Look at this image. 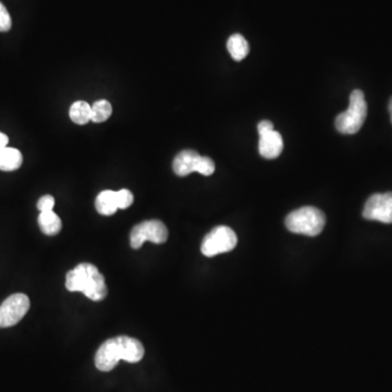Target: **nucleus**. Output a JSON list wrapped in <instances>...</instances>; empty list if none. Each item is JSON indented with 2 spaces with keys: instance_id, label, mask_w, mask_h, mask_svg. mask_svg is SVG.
<instances>
[{
  "instance_id": "obj_6",
  "label": "nucleus",
  "mask_w": 392,
  "mask_h": 392,
  "mask_svg": "<svg viewBox=\"0 0 392 392\" xmlns=\"http://www.w3.org/2000/svg\"><path fill=\"white\" fill-rule=\"evenodd\" d=\"M238 244V237L232 229L218 226L206 234L201 247L203 255L214 257L222 253L230 252Z\"/></svg>"
},
{
  "instance_id": "obj_2",
  "label": "nucleus",
  "mask_w": 392,
  "mask_h": 392,
  "mask_svg": "<svg viewBox=\"0 0 392 392\" xmlns=\"http://www.w3.org/2000/svg\"><path fill=\"white\" fill-rule=\"evenodd\" d=\"M66 287L70 292H82L95 302L104 299L108 292L104 276L90 263L78 264L67 273Z\"/></svg>"
},
{
  "instance_id": "obj_4",
  "label": "nucleus",
  "mask_w": 392,
  "mask_h": 392,
  "mask_svg": "<svg viewBox=\"0 0 392 392\" xmlns=\"http://www.w3.org/2000/svg\"><path fill=\"white\" fill-rule=\"evenodd\" d=\"M367 116V104L363 92L355 90L350 95L349 108L335 118V128L343 134H355L361 130Z\"/></svg>"
},
{
  "instance_id": "obj_13",
  "label": "nucleus",
  "mask_w": 392,
  "mask_h": 392,
  "mask_svg": "<svg viewBox=\"0 0 392 392\" xmlns=\"http://www.w3.org/2000/svg\"><path fill=\"white\" fill-rule=\"evenodd\" d=\"M227 48H228L231 57L235 61H241V60L244 59L250 52L249 43L241 34L231 35L229 37L228 43H227Z\"/></svg>"
},
{
  "instance_id": "obj_5",
  "label": "nucleus",
  "mask_w": 392,
  "mask_h": 392,
  "mask_svg": "<svg viewBox=\"0 0 392 392\" xmlns=\"http://www.w3.org/2000/svg\"><path fill=\"white\" fill-rule=\"evenodd\" d=\"M172 168L179 177H186L192 172L208 177L215 172V162L212 158L201 156L195 150H186L177 155Z\"/></svg>"
},
{
  "instance_id": "obj_3",
  "label": "nucleus",
  "mask_w": 392,
  "mask_h": 392,
  "mask_svg": "<svg viewBox=\"0 0 392 392\" xmlns=\"http://www.w3.org/2000/svg\"><path fill=\"white\" fill-rule=\"evenodd\" d=\"M325 225V214L321 209L313 206L297 209L285 218V227L287 230L309 237L319 235L323 231Z\"/></svg>"
},
{
  "instance_id": "obj_7",
  "label": "nucleus",
  "mask_w": 392,
  "mask_h": 392,
  "mask_svg": "<svg viewBox=\"0 0 392 392\" xmlns=\"http://www.w3.org/2000/svg\"><path fill=\"white\" fill-rule=\"evenodd\" d=\"M168 240V229L160 220L143 221L136 225L130 234L131 247L138 250L145 241L162 244Z\"/></svg>"
},
{
  "instance_id": "obj_22",
  "label": "nucleus",
  "mask_w": 392,
  "mask_h": 392,
  "mask_svg": "<svg viewBox=\"0 0 392 392\" xmlns=\"http://www.w3.org/2000/svg\"><path fill=\"white\" fill-rule=\"evenodd\" d=\"M389 112H390V116H391V121H392V97L389 102Z\"/></svg>"
},
{
  "instance_id": "obj_10",
  "label": "nucleus",
  "mask_w": 392,
  "mask_h": 392,
  "mask_svg": "<svg viewBox=\"0 0 392 392\" xmlns=\"http://www.w3.org/2000/svg\"><path fill=\"white\" fill-rule=\"evenodd\" d=\"M283 136L277 131L271 130L259 136V154L267 160H275L283 153Z\"/></svg>"
},
{
  "instance_id": "obj_8",
  "label": "nucleus",
  "mask_w": 392,
  "mask_h": 392,
  "mask_svg": "<svg viewBox=\"0 0 392 392\" xmlns=\"http://www.w3.org/2000/svg\"><path fill=\"white\" fill-rule=\"evenodd\" d=\"M30 309V299L23 293L10 295L0 305V328L17 325Z\"/></svg>"
},
{
  "instance_id": "obj_14",
  "label": "nucleus",
  "mask_w": 392,
  "mask_h": 392,
  "mask_svg": "<svg viewBox=\"0 0 392 392\" xmlns=\"http://www.w3.org/2000/svg\"><path fill=\"white\" fill-rule=\"evenodd\" d=\"M38 225L42 232L45 233L46 235L58 234L62 228L61 219L52 210L41 213L38 216Z\"/></svg>"
},
{
  "instance_id": "obj_12",
  "label": "nucleus",
  "mask_w": 392,
  "mask_h": 392,
  "mask_svg": "<svg viewBox=\"0 0 392 392\" xmlns=\"http://www.w3.org/2000/svg\"><path fill=\"white\" fill-rule=\"evenodd\" d=\"M95 206L100 215L112 216L119 209L117 202V192L112 190L102 191L96 198Z\"/></svg>"
},
{
  "instance_id": "obj_20",
  "label": "nucleus",
  "mask_w": 392,
  "mask_h": 392,
  "mask_svg": "<svg viewBox=\"0 0 392 392\" xmlns=\"http://www.w3.org/2000/svg\"><path fill=\"white\" fill-rule=\"evenodd\" d=\"M273 130V124H271L268 120H263V121L259 122V126H257V131H259V134L266 133L269 131Z\"/></svg>"
},
{
  "instance_id": "obj_16",
  "label": "nucleus",
  "mask_w": 392,
  "mask_h": 392,
  "mask_svg": "<svg viewBox=\"0 0 392 392\" xmlns=\"http://www.w3.org/2000/svg\"><path fill=\"white\" fill-rule=\"evenodd\" d=\"M112 107L108 100H100L94 102L92 106V118L90 121L95 122V124H102L112 116Z\"/></svg>"
},
{
  "instance_id": "obj_21",
  "label": "nucleus",
  "mask_w": 392,
  "mask_h": 392,
  "mask_svg": "<svg viewBox=\"0 0 392 392\" xmlns=\"http://www.w3.org/2000/svg\"><path fill=\"white\" fill-rule=\"evenodd\" d=\"M8 142H9V138L6 134L1 133L0 132V148H6L7 146Z\"/></svg>"
},
{
  "instance_id": "obj_18",
  "label": "nucleus",
  "mask_w": 392,
  "mask_h": 392,
  "mask_svg": "<svg viewBox=\"0 0 392 392\" xmlns=\"http://www.w3.org/2000/svg\"><path fill=\"white\" fill-rule=\"evenodd\" d=\"M12 20L7 8L0 1V32H8L11 29Z\"/></svg>"
},
{
  "instance_id": "obj_17",
  "label": "nucleus",
  "mask_w": 392,
  "mask_h": 392,
  "mask_svg": "<svg viewBox=\"0 0 392 392\" xmlns=\"http://www.w3.org/2000/svg\"><path fill=\"white\" fill-rule=\"evenodd\" d=\"M134 196L131 191L126 189L117 191V202H118V207L119 209H126L133 204Z\"/></svg>"
},
{
  "instance_id": "obj_11",
  "label": "nucleus",
  "mask_w": 392,
  "mask_h": 392,
  "mask_svg": "<svg viewBox=\"0 0 392 392\" xmlns=\"http://www.w3.org/2000/svg\"><path fill=\"white\" fill-rule=\"evenodd\" d=\"M23 156L17 148H0V170L1 172H15L21 167Z\"/></svg>"
},
{
  "instance_id": "obj_1",
  "label": "nucleus",
  "mask_w": 392,
  "mask_h": 392,
  "mask_svg": "<svg viewBox=\"0 0 392 392\" xmlns=\"http://www.w3.org/2000/svg\"><path fill=\"white\" fill-rule=\"evenodd\" d=\"M144 357V347L134 338L120 335L105 341L96 352L95 365L100 371L110 372L118 362L138 363Z\"/></svg>"
},
{
  "instance_id": "obj_15",
  "label": "nucleus",
  "mask_w": 392,
  "mask_h": 392,
  "mask_svg": "<svg viewBox=\"0 0 392 392\" xmlns=\"http://www.w3.org/2000/svg\"><path fill=\"white\" fill-rule=\"evenodd\" d=\"M69 114L74 124L83 126V124L90 121V118H92V106L86 102H82V100L73 102L71 107H70Z\"/></svg>"
},
{
  "instance_id": "obj_19",
  "label": "nucleus",
  "mask_w": 392,
  "mask_h": 392,
  "mask_svg": "<svg viewBox=\"0 0 392 392\" xmlns=\"http://www.w3.org/2000/svg\"><path fill=\"white\" fill-rule=\"evenodd\" d=\"M55 206V198L52 195H44L37 202V209L40 212H50Z\"/></svg>"
},
{
  "instance_id": "obj_9",
  "label": "nucleus",
  "mask_w": 392,
  "mask_h": 392,
  "mask_svg": "<svg viewBox=\"0 0 392 392\" xmlns=\"http://www.w3.org/2000/svg\"><path fill=\"white\" fill-rule=\"evenodd\" d=\"M363 217L367 220L392 224V192L372 195L364 206Z\"/></svg>"
}]
</instances>
